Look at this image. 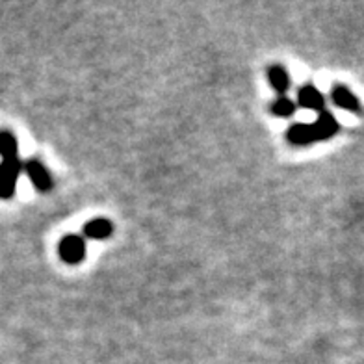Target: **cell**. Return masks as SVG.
Here are the masks:
<instances>
[{
    "mask_svg": "<svg viewBox=\"0 0 364 364\" xmlns=\"http://www.w3.org/2000/svg\"><path fill=\"white\" fill-rule=\"evenodd\" d=\"M21 171L23 162L19 159H4L0 162V199H11L15 196Z\"/></svg>",
    "mask_w": 364,
    "mask_h": 364,
    "instance_id": "1",
    "label": "cell"
},
{
    "mask_svg": "<svg viewBox=\"0 0 364 364\" xmlns=\"http://www.w3.org/2000/svg\"><path fill=\"white\" fill-rule=\"evenodd\" d=\"M58 251H60V259L65 264H80L86 259V240L77 235L63 236Z\"/></svg>",
    "mask_w": 364,
    "mask_h": 364,
    "instance_id": "2",
    "label": "cell"
},
{
    "mask_svg": "<svg viewBox=\"0 0 364 364\" xmlns=\"http://www.w3.org/2000/svg\"><path fill=\"white\" fill-rule=\"evenodd\" d=\"M23 169L26 171L28 178L32 181L36 190L39 192H50L53 190V177H50V171L43 166V162L32 159L28 162L23 164Z\"/></svg>",
    "mask_w": 364,
    "mask_h": 364,
    "instance_id": "3",
    "label": "cell"
},
{
    "mask_svg": "<svg viewBox=\"0 0 364 364\" xmlns=\"http://www.w3.org/2000/svg\"><path fill=\"white\" fill-rule=\"evenodd\" d=\"M287 138L294 145H311L314 141H323V136L314 123H296L288 129Z\"/></svg>",
    "mask_w": 364,
    "mask_h": 364,
    "instance_id": "4",
    "label": "cell"
},
{
    "mask_svg": "<svg viewBox=\"0 0 364 364\" xmlns=\"http://www.w3.org/2000/svg\"><path fill=\"white\" fill-rule=\"evenodd\" d=\"M297 102L301 108L318 112V114L326 110V97L321 95V91L312 84H305L297 91Z\"/></svg>",
    "mask_w": 364,
    "mask_h": 364,
    "instance_id": "5",
    "label": "cell"
},
{
    "mask_svg": "<svg viewBox=\"0 0 364 364\" xmlns=\"http://www.w3.org/2000/svg\"><path fill=\"white\" fill-rule=\"evenodd\" d=\"M331 99L335 102V106L342 108L346 112H351V114H360V101L357 99L355 93H351V90H348L342 84H336L331 90Z\"/></svg>",
    "mask_w": 364,
    "mask_h": 364,
    "instance_id": "6",
    "label": "cell"
},
{
    "mask_svg": "<svg viewBox=\"0 0 364 364\" xmlns=\"http://www.w3.org/2000/svg\"><path fill=\"white\" fill-rule=\"evenodd\" d=\"M114 232V225H112L110 220L106 218H95V220H90L84 227V236L87 240H106L108 236Z\"/></svg>",
    "mask_w": 364,
    "mask_h": 364,
    "instance_id": "7",
    "label": "cell"
},
{
    "mask_svg": "<svg viewBox=\"0 0 364 364\" xmlns=\"http://www.w3.org/2000/svg\"><path fill=\"white\" fill-rule=\"evenodd\" d=\"M314 125L318 127V130H320V134L323 136V139H329L333 138V136L338 132V129H341V125H338V121L335 119V115L331 114V112L323 110L318 114V119Z\"/></svg>",
    "mask_w": 364,
    "mask_h": 364,
    "instance_id": "8",
    "label": "cell"
},
{
    "mask_svg": "<svg viewBox=\"0 0 364 364\" xmlns=\"http://www.w3.org/2000/svg\"><path fill=\"white\" fill-rule=\"evenodd\" d=\"M268 78L272 87L277 93H287L288 87H290V75H288V71L283 65H273V68H269Z\"/></svg>",
    "mask_w": 364,
    "mask_h": 364,
    "instance_id": "9",
    "label": "cell"
},
{
    "mask_svg": "<svg viewBox=\"0 0 364 364\" xmlns=\"http://www.w3.org/2000/svg\"><path fill=\"white\" fill-rule=\"evenodd\" d=\"M17 138L10 130H0V156L4 159H17Z\"/></svg>",
    "mask_w": 364,
    "mask_h": 364,
    "instance_id": "10",
    "label": "cell"
},
{
    "mask_svg": "<svg viewBox=\"0 0 364 364\" xmlns=\"http://www.w3.org/2000/svg\"><path fill=\"white\" fill-rule=\"evenodd\" d=\"M296 102L290 101L288 97H281V99H277V101L273 102L272 112L275 115H279V117H292V115L296 114Z\"/></svg>",
    "mask_w": 364,
    "mask_h": 364,
    "instance_id": "11",
    "label": "cell"
}]
</instances>
